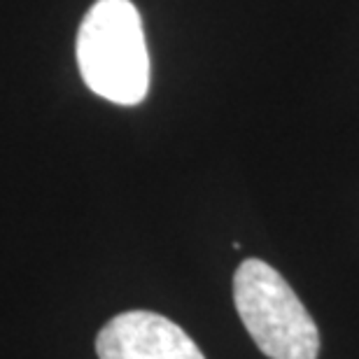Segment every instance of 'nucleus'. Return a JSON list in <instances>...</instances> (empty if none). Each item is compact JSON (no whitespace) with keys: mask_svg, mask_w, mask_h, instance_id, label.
Returning a JSON list of instances; mask_svg holds the SVG:
<instances>
[{"mask_svg":"<svg viewBox=\"0 0 359 359\" xmlns=\"http://www.w3.org/2000/svg\"><path fill=\"white\" fill-rule=\"evenodd\" d=\"M98 359H205L173 320L149 311L114 315L98 332Z\"/></svg>","mask_w":359,"mask_h":359,"instance_id":"3","label":"nucleus"},{"mask_svg":"<svg viewBox=\"0 0 359 359\" xmlns=\"http://www.w3.org/2000/svg\"><path fill=\"white\" fill-rule=\"evenodd\" d=\"M233 304L257 348L271 359H318L320 332L292 285L262 259L233 276Z\"/></svg>","mask_w":359,"mask_h":359,"instance_id":"2","label":"nucleus"},{"mask_svg":"<svg viewBox=\"0 0 359 359\" xmlns=\"http://www.w3.org/2000/svg\"><path fill=\"white\" fill-rule=\"evenodd\" d=\"M77 66L96 96L138 105L149 89V54L131 0H96L77 33Z\"/></svg>","mask_w":359,"mask_h":359,"instance_id":"1","label":"nucleus"}]
</instances>
